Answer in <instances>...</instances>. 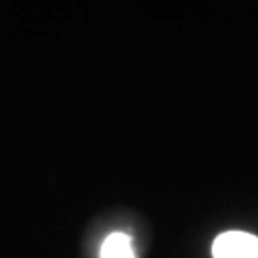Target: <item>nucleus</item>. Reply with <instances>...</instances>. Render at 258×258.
<instances>
[{"label": "nucleus", "instance_id": "1", "mask_svg": "<svg viewBox=\"0 0 258 258\" xmlns=\"http://www.w3.org/2000/svg\"><path fill=\"white\" fill-rule=\"evenodd\" d=\"M214 258H258V237L247 231H224L212 243Z\"/></svg>", "mask_w": 258, "mask_h": 258}, {"label": "nucleus", "instance_id": "2", "mask_svg": "<svg viewBox=\"0 0 258 258\" xmlns=\"http://www.w3.org/2000/svg\"><path fill=\"white\" fill-rule=\"evenodd\" d=\"M100 258H136L130 237L124 233H119V231L107 235L102 245Z\"/></svg>", "mask_w": 258, "mask_h": 258}]
</instances>
